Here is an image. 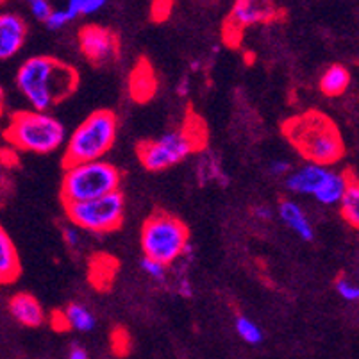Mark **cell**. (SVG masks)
Returning <instances> with one entry per match:
<instances>
[{
  "instance_id": "6da1fadb",
  "label": "cell",
  "mask_w": 359,
  "mask_h": 359,
  "mask_svg": "<svg viewBox=\"0 0 359 359\" xmlns=\"http://www.w3.org/2000/svg\"><path fill=\"white\" fill-rule=\"evenodd\" d=\"M17 84L32 110L47 111L77 90L79 72L56 57L38 56L20 66Z\"/></svg>"
},
{
  "instance_id": "7a4b0ae2",
  "label": "cell",
  "mask_w": 359,
  "mask_h": 359,
  "mask_svg": "<svg viewBox=\"0 0 359 359\" xmlns=\"http://www.w3.org/2000/svg\"><path fill=\"white\" fill-rule=\"evenodd\" d=\"M283 134L307 163L336 165L345 156V143L336 123L327 114L307 111L283 123Z\"/></svg>"
},
{
  "instance_id": "3957f363",
  "label": "cell",
  "mask_w": 359,
  "mask_h": 359,
  "mask_svg": "<svg viewBox=\"0 0 359 359\" xmlns=\"http://www.w3.org/2000/svg\"><path fill=\"white\" fill-rule=\"evenodd\" d=\"M207 131L202 120L189 113L179 131L163 134L158 140H147L138 145V159L149 172H163L184 161L195 150L206 147Z\"/></svg>"
},
{
  "instance_id": "277c9868",
  "label": "cell",
  "mask_w": 359,
  "mask_h": 359,
  "mask_svg": "<svg viewBox=\"0 0 359 359\" xmlns=\"http://www.w3.org/2000/svg\"><path fill=\"white\" fill-rule=\"evenodd\" d=\"M119 132V119L110 110H99L79 123L66 143L65 167L102 159L110 152Z\"/></svg>"
},
{
  "instance_id": "5b68a950",
  "label": "cell",
  "mask_w": 359,
  "mask_h": 359,
  "mask_svg": "<svg viewBox=\"0 0 359 359\" xmlns=\"http://www.w3.org/2000/svg\"><path fill=\"white\" fill-rule=\"evenodd\" d=\"M8 143L17 150L48 154L65 141V127L45 111H18L4 131Z\"/></svg>"
},
{
  "instance_id": "8992f818",
  "label": "cell",
  "mask_w": 359,
  "mask_h": 359,
  "mask_svg": "<svg viewBox=\"0 0 359 359\" xmlns=\"http://www.w3.org/2000/svg\"><path fill=\"white\" fill-rule=\"evenodd\" d=\"M120 181L122 174L119 168L102 159L66 167L61 183L63 204L92 201L107 193L119 192Z\"/></svg>"
},
{
  "instance_id": "52a82bcc",
  "label": "cell",
  "mask_w": 359,
  "mask_h": 359,
  "mask_svg": "<svg viewBox=\"0 0 359 359\" xmlns=\"http://www.w3.org/2000/svg\"><path fill=\"white\" fill-rule=\"evenodd\" d=\"M189 243V231L184 222L168 213H154L141 229V249L145 258L156 259L168 267L183 256Z\"/></svg>"
},
{
  "instance_id": "ba28073f",
  "label": "cell",
  "mask_w": 359,
  "mask_h": 359,
  "mask_svg": "<svg viewBox=\"0 0 359 359\" xmlns=\"http://www.w3.org/2000/svg\"><path fill=\"white\" fill-rule=\"evenodd\" d=\"M125 198L122 192H113L92 201L65 204V213L75 227L93 234L119 231L123 224Z\"/></svg>"
},
{
  "instance_id": "9c48e42d",
  "label": "cell",
  "mask_w": 359,
  "mask_h": 359,
  "mask_svg": "<svg viewBox=\"0 0 359 359\" xmlns=\"http://www.w3.org/2000/svg\"><path fill=\"white\" fill-rule=\"evenodd\" d=\"M274 18H277V11L265 4V0H236L224 29L225 41L231 47H236L240 45L241 32L245 27L258 22H270Z\"/></svg>"
},
{
  "instance_id": "30bf717a",
  "label": "cell",
  "mask_w": 359,
  "mask_h": 359,
  "mask_svg": "<svg viewBox=\"0 0 359 359\" xmlns=\"http://www.w3.org/2000/svg\"><path fill=\"white\" fill-rule=\"evenodd\" d=\"M79 47L92 65L114 61L120 52V40L111 29L101 25H86L79 32Z\"/></svg>"
},
{
  "instance_id": "8fae6325",
  "label": "cell",
  "mask_w": 359,
  "mask_h": 359,
  "mask_svg": "<svg viewBox=\"0 0 359 359\" xmlns=\"http://www.w3.org/2000/svg\"><path fill=\"white\" fill-rule=\"evenodd\" d=\"M27 27L22 18L11 13L0 14V61L13 57L23 47Z\"/></svg>"
},
{
  "instance_id": "7c38bea8",
  "label": "cell",
  "mask_w": 359,
  "mask_h": 359,
  "mask_svg": "<svg viewBox=\"0 0 359 359\" xmlns=\"http://www.w3.org/2000/svg\"><path fill=\"white\" fill-rule=\"evenodd\" d=\"M329 170L327 167H320L315 163H307L306 167L298 168L294 174H289L286 179V186L294 193H302V195H316L318 189L324 186L327 181Z\"/></svg>"
},
{
  "instance_id": "4fadbf2b",
  "label": "cell",
  "mask_w": 359,
  "mask_h": 359,
  "mask_svg": "<svg viewBox=\"0 0 359 359\" xmlns=\"http://www.w3.org/2000/svg\"><path fill=\"white\" fill-rule=\"evenodd\" d=\"M158 92V77L147 59H140L129 75V93L132 101L145 104Z\"/></svg>"
},
{
  "instance_id": "5bb4252c",
  "label": "cell",
  "mask_w": 359,
  "mask_h": 359,
  "mask_svg": "<svg viewBox=\"0 0 359 359\" xmlns=\"http://www.w3.org/2000/svg\"><path fill=\"white\" fill-rule=\"evenodd\" d=\"M9 311L25 327H40L45 322V311L40 300L31 294H17L9 300Z\"/></svg>"
},
{
  "instance_id": "9a60e30c",
  "label": "cell",
  "mask_w": 359,
  "mask_h": 359,
  "mask_svg": "<svg viewBox=\"0 0 359 359\" xmlns=\"http://www.w3.org/2000/svg\"><path fill=\"white\" fill-rule=\"evenodd\" d=\"M22 274L20 256L8 231L0 224V285H11Z\"/></svg>"
},
{
  "instance_id": "2e32d148",
  "label": "cell",
  "mask_w": 359,
  "mask_h": 359,
  "mask_svg": "<svg viewBox=\"0 0 359 359\" xmlns=\"http://www.w3.org/2000/svg\"><path fill=\"white\" fill-rule=\"evenodd\" d=\"M116 271H119V261L114 258H111V256L96 254L90 259V283H92L96 289H101V291H105L107 288H111Z\"/></svg>"
},
{
  "instance_id": "e0dca14e",
  "label": "cell",
  "mask_w": 359,
  "mask_h": 359,
  "mask_svg": "<svg viewBox=\"0 0 359 359\" xmlns=\"http://www.w3.org/2000/svg\"><path fill=\"white\" fill-rule=\"evenodd\" d=\"M279 216L283 218L286 225H288L291 231H295L298 236L306 241L313 240V227L309 224L307 216L304 215L302 207L298 206L297 202L294 201H283L279 204Z\"/></svg>"
},
{
  "instance_id": "ac0fdd59",
  "label": "cell",
  "mask_w": 359,
  "mask_h": 359,
  "mask_svg": "<svg viewBox=\"0 0 359 359\" xmlns=\"http://www.w3.org/2000/svg\"><path fill=\"white\" fill-rule=\"evenodd\" d=\"M320 92L327 96H338L349 90L351 86V72L343 65L329 66L324 75L320 77Z\"/></svg>"
},
{
  "instance_id": "d6986e66",
  "label": "cell",
  "mask_w": 359,
  "mask_h": 359,
  "mask_svg": "<svg viewBox=\"0 0 359 359\" xmlns=\"http://www.w3.org/2000/svg\"><path fill=\"white\" fill-rule=\"evenodd\" d=\"M340 211L347 224L351 227H359V181L354 172H349V183H347L345 193L340 198Z\"/></svg>"
},
{
  "instance_id": "ffe728a7",
  "label": "cell",
  "mask_w": 359,
  "mask_h": 359,
  "mask_svg": "<svg viewBox=\"0 0 359 359\" xmlns=\"http://www.w3.org/2000/svg\"><path fill=\"white\" fill-rule=\"evenodd\" d=\"M347 183H349V172L345 174H336V172H331L327 177V181L324 183V186L318 189V193L315 195V198L325 206H334L340 202V198L343 197L345 193Z\"/></svg>"
},
{
  "instance_id": "44dd1931",
  "label": "cell",
  "mask_w": 359,
  "mask_h": 359,
  "mask_svg": "<svg viewBox=\"0 0 359 359\" xmlns=\"http://www.w3.org/2000/svg\"><path fill=\"white\" fill-rule=\"evenodd\" d=\"M65 315L70 327L77 329L81 333H88V331L95 327V316L81 304H70L65 309Z\"/></svg>"
},
{
  "instance_id": "7402d4cb",
  "label": "cell",
  "mask_w": 359,
  "mask_h": 359,
  "mask_svg": "<svg viewBox=\"0 0 359 359\" xmlns=\"http://www.w3.org/2000/svg\"><path fill=\"white\" fill-rule=\"evenodd\" d=\"M234 325H236V333L240 334L243 342L250 343V345H258V343H261V340H263L261 329H259L252 320L247 318V316H238L236 324Z\"/></svg>"
},
{
  "instance_id": "603a6c76",
  "label": "cell",
  "mask_w": 359,
  "mask_h": 359,
  "mask_svg": "<svg viewBox=\"0 0 359 359\" xmlns=\"http://www.w3.org/2000/svg\"><path fill=\"white\" fill-rule=\"evenodd\" d=\"M111 349L116 356L123 358V356H127L132 349V340H131V334L125 331L123 327H116L111 333Z\"/></svg>"
},
{
  "instance_id": "cb8c5ba5",
  "label": "cell",
  "mask_w": 359,
  "mask_h": 359,
  "mask_svg": "<svg viewBox=\"0 0 359 359\" xmlns=\"http://www.w3.org/2000/svg\"><path fill=\"white\" fill-rule=\"evenodd\" d=\"M336 291L342 295V298L349 300V302H356L359 298V288L351 279H347V277H338Z\"/></svg>"
},
{
  "instance_id": "d4e9b609",
  "label": "cell",
  "mask_w": 359,
  "mask_h": 359,
  "mask_svg": "<svg viewBox=\"0 0 359 359\" xmlns=\"http://www.w3.org/2000/svg\"><path fill=\"white\" fill-rule=\"evenodd\" d=\"M172 9H174V0H154L152 4V20L154 22H165L170 17Z\"/></svg>"
},
{
  "instance_id": "484cf974",
  "label": "cell",
  "mask_w": 359,
  "mask_h": 359,
  "mask_svg": "<svg viewBox=\"0 0 359 359\" xmlns=\"http://www.w3.org/2000/svg\"><path fill=\"white\" fill-rule=\"evenodd\" d=\"M141 268H143L152 279H158V280H161L163 277H165V271H167V267H165V265H161L159 261L150 258H143V261H141Z\"/></svg>"
},
{
  "instance_id": "4316f807",
  "label": "cell",
  "mask_w": 359,
  "mask_h": 359,
  "mask_svg": "<svg viewBox=\"0 0 359 359\" xmlns=\"http://www.w3.org/2000/svg\"><path fill=\"white\" fill-rule=\"evenodd\" d=\"M29 8H31L32 14H34L38 20H47L48 14L52 13V9H50V4H48V0H25Z\"/></svg>"
},
{
  "instance_id": "83f0119b",
  "label": "cell",
  "mask_w": 359,
  "mask_h": 359,
  "mask_svg": "<svg viewBox=\"0 0 359 359\" xmlns=\"http://www.w3.org/2000/svg\"><path fill=\"white\" fill-rule=\"evenodd\" d=\"M68 22H70V20H68V17H66L65 9H56V11H52V13L48 14L47 20H45L48 29H52V31L61 29V27H65Z\"/></svg>"
},
{
  "instance_id": "f1b7e54d",
  "label": "cell",
  "mask_w": 359,
  "mask_h": 359,
  "mask_svg": "<svg viewBox=\"0 0 359 359\" xmlns=\"http://www.w3.org/2000/svg\"><path fill=\"white\" fill-rule=\"evenodd\" d=\"M50 325H52L54 331L57 333H66V331H70V324H68V320H66L65 311H54L50 315Z\"/></svg>"
},
{
  "instance_id": "f546056e",
  "label": "cell",
  "mask_w": 359,
  "mask_h": 359,
  "mask_svg": "<svg viewBox=\"0 0 359 359\" xmlns=\"http://www.w3.org/2000/svg\"><path fill=\"white\" fill-rule=\"evenodd\" d=\"M63 240L68 247L75 249V247H79L81 243V236H79V231L75 225H68V227L63 229Z\"/></svg>"
},
{
  "instance_id": "4dcf8cb0",
  "label": "cell",
  "mask_w": 359,
  "mask_h": 359,
  "mask_svg": "<svg viewBox=\"0 0 359 359\" xmlns=\"http://www.w3.org/2000/svg\"><path fill=\"white\" fill-rule=\"evenodd\" d=\"M83 4L84 0H68V4H66L65 9L68 20H74V18H77L79 14H83Z\"/></svg>"
},
{
  "instance_id": "1f68e13d",
  "label": "cell",
  "mask_w": 359,
  "mask_h": 359,
  "mask_svg": "<svg viewBox=\"0 0 359 359\" xmlns=\"http://www.w3.org/2000/svg\"><path fill=\"white\" fill-rule=\"evenodd\" d=\"M289 170H291V165L286 159H276L270 163V172L274 176H285Z\"/></svg>"
},
{
  "instance_id": "d6a6232c",
  "label": "cell",
  "mask_w": 359,
  "mask_h": 359,
  "mask_svg": "<svg viewBox=\"0 0 359 359\" xmlns=\"http://www.w3.org/2000/svg\"><path fill=\"white\" fill-rule=\"evenodd\" d=\"M105 2H107V0H84L83 14L96 13V11H99V9L105 4Z\"/></svg>"
},
{
  "instance_id": "836d02e7",
  "label": "cell",
  "mask_w": 359,
  "mask_h": 359,
  "mask_svg": "<svg viewBox=\"0 0 359 359\" xmlns=\"http://www.w3.org/2000/svg\"><path fill=\"white\" fill-rule=\"evenodd\" d=\"M68 359H88V354H86V351H84L83 347L74 345V347H72V351H70V356H68Z\"/></svg>"
},
{
  "instance_id": "e575fe53",
  "label": "cell",
  "mask_w": 359,
  "mask_h": 359,
  "mask_svg": "<svg viewBox=\"0 0 359 359\" xmlns=\"http://www.w3.org/2000/svg\"><path fill=\"white\" fill-rule=\"evenodd\" d=\"M254 215L258 216L259 220H270L271 218V211L268 207H256Z\"/></svg>"
},
{
  "instance_id": "d590c367",
  "label": "cell",
  "mask_w": 359,
  "mask_h": 359,
  "mask_svg": "<svg viewBox=\"0 0 359 359\" xmlns=\"http://www.w3.org/2000/svg\"><path fill=\"white\" fill-rule=\"evenodd\" d=\"M177 92H179V95H188V79H184L183 83H181V86L177 88Z\"/></svg>"
},
{
  "instance_id": "8d00e7d4",
  "label": "cell",
  "mask_w": 359,
  "mask_h": 359,
  "mask_svg": "<svg viewBox=\"0 0 359 359\" xmlns=\"http://www.w3.org/2000/svg\"><path fill=\"white\" fill-rule=\"evenodd\" d=\"M4 105H6V95H4V90L0 88V116L4 114Z\"/></svg>"
}]
</instances>
